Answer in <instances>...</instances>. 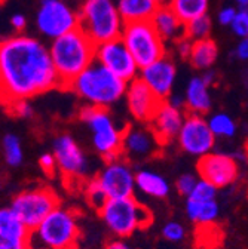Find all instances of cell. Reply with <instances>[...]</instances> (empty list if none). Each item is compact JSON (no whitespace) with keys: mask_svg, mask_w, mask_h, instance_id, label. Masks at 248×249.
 <instances>
[{"mask_svg":"<svg viewBox=\"0 0 248 249\" xmlns=\"http://www.w3.org/2000/svg\"><path fill=\"white\" fill-rule=\"evenodd\" d=\"M125 100L131 116L143 123H150L154 113L162 104V100L154 95V92L140 77L128 83Z\"/></svg>","mask_w":248,"mask_h":249,"instance_id":"obj_17","label":"cell"},{"mask_svg":"<svg viewBox=\"0 0 248 249\" xmlns=\"http://www.w3.org/2000/svg\"><path fill=\"white\" fill-rule=\"evenodd\" d=\"M235 56L239 61H247L248 62V37H244L239 40L236 49H235Z\"/></svg>","mask_w":248,"mask_h":249,"instance_id":"obj_40","label":"cell"},{"mask_svg":"<svg viewBox=\"0 0 248 249\" xmlns=\"http://www.w3.org/2000/svg\"><path fill=\"white\" fill-rule=\"evenodd\" d=\"M156 2H158L159 8H170L174 0H156Z\"/></svg>","mask_w":248,"mask_h":249,"instance_id":"obj_45","label":"cell"},{"mask_svg":"<svg viewBox=\"0 0 248 249\" xmlns=\"http://www.w3.org/2000/svg\"><path fill=\"white\" fill-rule=\"evenodd\" d=\"M208 124H210L212 134L215 135V138L229 140V138H233L238 131V124H236L235 119L225 111L211 114L208 117Z\"/></svg>","mask_w":248,"mask_h":249,"instance_id":"obj_28","label":"cell"},{"mask_svg":"<svg viewBox=\"0 0 248 249\" xmlns=\"http://www.w3.org/2000/svg\"><path fill=\"white\" fill-rule=\"evenodd\" d=\"M186 212H188L189 220L198 226H210L212 224L220 213V206L217 200H192L188 199L186 202Z\"/></svg>","mask_w":248,"mask_h":249,"instance_id":"obj_26","label":"cell"},{"mask_svg":"<svg viewBox=\"0 0 248 249\" xmlns=\"http://www.w3.org/2000/svg\"><path fill=\"white\" fill-rule=\"evenodd\" d=\"M2 145L5 162L12 168L19 166L24 160V150L19 137L15 134H6L2 140Z\"/></svg>","mask_w":248,"mask_h":249,"instance_id":"obj_29","label":"cell"},{"mask_svg":"<svg viewBox=\"0 0 248 249\" xmlns=\"http://www.w3.org/2000/svg\"><path fill=\"white\" fill-rule=\"evenodd\" d=\"M11 25H12V28L15 30V31H18V33H21V31L25 28V25H27V19H25V17L24 15H21V14H15V15H12L11 17Z\"/></svg>","mask_w":248,"mask_h":249,"instance_id":"obj_41","label":"cell"},{"mask_svg":"<svg viewBox=\"0 0 248 249\" xmlns=\"http://www.w3.org/2000/svg\"><path fill=\"white\" fill-rule=\"evenodd\" d=\"M116 5L125 24L152 21L153 15L159 9L156 0H117Z\"/></svg>","mask_w":248,"mask_h":249,"instance_id":"obj_23","label":"cell"},{"mask_svg":"<svg viewBox=\"0 0 248 249\" xmlns=\"http://www.w3.org/2000/svg\"><path fill=\"white\" fill-rule=\"evenodd\" d=\"M159 141L152 132V129H146L141 126H133L123 132L122 153H125L130 158L141 159L152 156L156 150Z\"/></svg>","mask_w":248,"mask_h":249,"instance_id":"obj_20","label":"cell"},{"mask_svg":"<svg viewBox=\"0 0 248 249\" xmlns=\"http://www.w3.org/2000/svg\"><path fill=\"white\" fill-rule=\"evenodd\" d=\"M39 33L51 42L79 28V12H75L63 0L40 2L36 14Z\"/></svg>","mask_w":248,"mask_h":249,"instance_id":"obj_10","label":"cell"},{"mask_svg":"<svg viewBox=\"0 0 248 249\" xmlns=\"http://www.w3.org/2000/svg\"><path fill=\"white\" fill-rule=\"evenodd\" d=\"M236 14H238V9L235 6H225L219 11V14H217V19H219V22L222 25L230 27L236 18Z\"/></svg>","mask_w":248,"mask_h":249,"instance_id":"obj_37","label":"cell"},{"mask_svg":"<svg viewBox=\"0 0 248 249\" xmlns=\"http://www.w3.org/2000/svg\"><path fill=\"white\" fill-rule=\"evenodd\" d=\"M95 61L109 69L113 74L125 80L127 83L137 79L140 74V67L135 62L134 56L122 42V39L109 40L104 43L97 45L95 51Z\"/></svg>","mask_w":248,"mask_h":249,"instance_id":"obj_12","label":"cell"},{"mask_svg":"<svg viewBox=\"0 0 248 249\" xmlns=\"http://www.w3.org/2000/svg\"><path fill=\"white\" fill-rule=\"evenodd\" d=\"M57 166L66 178H80L88 172L89 163L83 150L69 134L58 135L52 142Z\"/></svg>","mask_w":248,"mask_h":249,"instance_id":"obj_14","label":"cell"},{"mask_svg":"<svg viewBox=\"0 0 248 249\" xmlns=\"http://www.w3.org/2000/svg\"><path fill=\"white\" fill-rule=\"evenodd\" d=\"M159 100L167 101L172 95V89L177 79V67L168 56H164L153 64L140 70L138 76Z\"/></svg>","mask_w":248,"mask_h":249,"instance_id":"obj_16","label":"cell"},{"mask_svg":"<svg viewBox=\"0 0 248 249\" xmlns=\"http://www.w3.org/2000/svg\"><path fill=\"white\" fill-rule=\"evenodd\" d=\"M79 233L76 213L67 208L58 206L32 231V246L45 249H76Z\"/></svg>","mask_w":248,"mask_h":249,"instance_id":"obj_5","label":"cell"},{"mask_svg":"<svg viewBox=\"0 0 248 249\" xmlns=\"http://www.w3.org/2000/svg\"><path fill=\"white\" fill-rule=\"evenodd\" d=\"M135 185L137 190H140L143 195L154 199H164L170 195V182L168 179L153 171H140L135 174Z\"/></svg>","mask_w":248,"mask_h":249,"instance_id":"obj_24","label":"cell"},{"mask_svg":"<svg viewBox=\"0 0 248 249\" xmlns=\"http://www.w3.org/2000/svg\"><path fill=\"white\" fill-rule=\"evenodd\" d=\"M198 181H199V179H198L195 175H192V174H184V175H181V177L177 179V184H175L177 192H178L181 196H184L186 199H188V197L192 195V192L195 190V187H196Z\"/></svg>","mask_w":248,"mask_h":249,"instance_id":"obj_35","label":"cell"},{"mask_svg":"<svg viewBox=\"0 0 248 249\" xmlns=\"http://www.w3.org/2000/svg\"><path fill=\"white\" fill-rule=\"evenodd\" d=\"M211 28L212 25H211V19L208 18V15L195 18L186 24V37H189L192 42L210 39Z\"/></svg>","mask_w":248,"mask_h":249,"instance_id":"obj_30","label":"cell"},{"mask_svg":"<svg viewBox=\"0 0 248 249\" xmlns=\"http://www.w3.org/2000/svg\"><path fill=\"white\" fill-rule=\"evenodd\" d=\"M152 24L165 43H175L186 37V22L175 14L171 6L159 8L152 18Z\"/></svg>","mask_w":248,"mask_h":249,"instance_id":"obj_21","label":"cell"},{"mask_svg":"<svg viewBox=\"0 0 248 249\" xmlns=\"http://www.w3.org/2000/svg\"><path fill=\"white\" fill-rule=\"evenodd\" d=\"M235 3L239 8H248V0H235Z\"/></svg>","mask_w":248,"mask_h":249,"instance_id":"obj_46","label":"cell"},{"mask_svg":"<svg viewBox=\"0 0 248 249\" xmlns=\"http://www.w3.org/2000/svg\"><path fill=\"white\" fill-rule=\"evenodd\" d=\"M33 249H45V248H33Z\"/></svg>","mask_w":248,"mask_h":249,"instance_id":"obj_48","label":"cell"},{"mask_svg":"<svg viewBox=\"0 0 248 249\" xmlns=\"http://www.w3.org/2000/svg\"><path fill=\"white\" fill-rule=\"evenodd\" d=\"M106 249H134L130 243H127L125 240L122 239H116V240H112L107 243Z\"/></svg>","mask_w":248,"mask_h":249,"instance_id":"obj_43","label":"cell"},{"mask_svg":"<svg viewBox=\"0 0 248 249\" xmlns=\"http://www.w3.org/2000/svg\"><path fill=\"white\" fill-rule=\"evenodd\" d=\"M39 166L42 168V171L45 174H54L55 169L58 168L57 166V159H55V156L54 153H43L40 158H39Z\"/></svg>","mask_w":248,"mask_h":249,"instance_id":"obj_38","label":"cell"},{"mask_svg":"<svg viewBox=\"0 0 248 249\" xmlns=\"http://www.w3.org/2000/svg\"><path fill=\"white\" fill-rule=\"evenodd\" d=\"M0 249H33L32 230L11 206L0 211Z\"/></svg>","mask_w":248,"mask_h":249,"instance_id":"obj_18","label":"cell"},{"mask_svg":"<svg viewBox=\"0 0 248 249\" xmlns=\"http://www.w3.org/2000/svg\"><path fill=\"white\" fill-rule=\"evenodd\" d=\"M125 21L113 0H85L79 11V28L95 45L120 39Z\"/></svg>","mask_w":248,"mask_h":249,"instance_id":"obj_4","label":"cell"},{"mask_svg":"<svg viewBox=\"0 0 248 249\" xmlns=\"http://www.w3.org/2000/svg\"><path fill=\"white\" fill-rule=\"evenodd\" d=\"M217 187L212 185L211 182L199 178L195 190L192 192V195L188 197V199H192V200H201V202H208V200H215L217 197Z\"/></svg>","mask_w":248,"mask_h":249,"instance_id":"obj_32","label":"cell"},{"mask_svg":"<svg viewBox=\"0 0 248 249\" xmlns=\"http://www.w3.org/2000/svg\"><path fill=\"white\" fill-rule=\"evenodd\" d=\"M58 206L57 195L46 187L24 190L17 195L11 203L12 211L32 231L36 230L45 218Z\"/></svg>","mask_w":248,"mask_h":249,"instance_id":"obj_9","label":"cell"},{"mask_svg":"<svg viewBox=\"0 0 248 249\" xmlns=\"http://www.w3.org/2000/svg\"><path fill=\"white\" fill-rule=\"evenodd\" d=\"M162 236L165 240L172 242V243L181 242L186 236L184 226L178 221H168L162 229Z\"/></svg>","mask_w":248,"mask_h":249,"instance_id":"obj_34","label":"cell"},{"mask_svg":"<svg viewBox=\"0 0 248 249\" xmlns=\"http://www.w3.org/2000/svg\"><path fill=\"white\" fill-rule=\"evenodd\" d=\"M233 35L239 39L248 37V8H239L235 21L230 25Z\"/></svg>","mask_w":248,"mask_h":249,"instance_id":"obj_33","label":"cell"},{"mask_svg":"<svg viewBox=\"0 0 248 249\" xmlns=\"http://www.w3.org/2000/svg\"><path fill=\"white\" fill-rule=\"evenodd\" d=\"M85 195H86V199H88L89 205L97 208L98 211L109 202V196L106 195V192L101 187L100 181L97 179V177L89 179L86 182V185H85Z\"/></svg>","mask_w":248,"mask_h":249,"instance_id":"obj_31","label":"cell"},{"mask_svg":"<svg viewBox=\"0 0 248 249\" xmlns=\"http://www.w3.org/2000/svg\"><path fill=\"white\" fill-rule=\"evenodd\" d=\"M170 104H172L174 107H178V108H184L186 107V100H184V93L180 95V93H172V95L167 100Z\"/></svg>","mask_w":248,"mask_h":249,"instance_id":"obj_42","label":"cell"},{"mask_svg":"<svg viewBox=\"0 0 248 249\" xmlns=\"http://www.w3.org/2000/svg\"><path fill=\"white\" fill-rule=\"evenodd\" d=\"M217 56H219V48H217L215 42L212 39H204L193 42L189 61L196 70L205 71L212 69Z\"/></svg>","mask_w":248,"mask_h":249,"instance_id":"obj_25","label":"cell"},{"mask_svg":"<svg viewBox=\"0 0 248 249\" xmlns=\"http://www.w3.org/2000/svg\"><path fill=\"white\" fill-rule=\"evenodd\" d=\"M192 45H193V42L189 37H183L178 42H175V49H177L180 56L189 59V55H191V51H192Z\"/></svg>","mask_w":248,"mask_h":249,"instance_id":"obj_39","label":"cell"},{"mask_svg":"<svg viewBox=\"0 0 248 249\" xmlns=\"http://www.w3.org/2000/svg\"><path fill=\"white\" fill-rule=\"evenodd\" d=\"M98 212L107 229L117 237H128L153 221L152 212L137 202L134 196L125 199H109Z\"/></svg>","mask_w":248,"mask_h":249,"instance_id":"obj_6","label":"cell"},{"mask_svg":"<svg viewBox=\"0 0 248 249\" xmlns=\"http://www.w3.org/2000/svg\"><path fill=\"white\" fill-rule=\"evenodd\" d=\"M215 140L217 138L208 124V119L195 113L186 114L181 131L177 137V142L184 153L201 159L212 153Z\"/></svg>","mask_w":248,"mask_h":249,"instance_id":"obj_11","label":"cell"},{"mask_svg":"<svg viewBox=\"0 0 248 249\" xmlns=\"http://www.w3.org/2000/svg\"><path fill=\"white\" fill-rule=\"evenodd\" d=\"M80 120L86 124L92 134V144L106 162L119 159L122 153L123 131L113 122L107 108L85 106L79 113Z\"/></svg>","mask_w":248,"mask_h":249,"instance_id":"obj_7","label":"cell"},{"mask_svg":"<svg viewBox=\"0 0 248 249\" xmlns=\"http://www.w3.org/2000/svg\"><path fill=\"white\" fill-rule=\"evenodd\" d=\"M101 187L109 199H125L133 197L137 190L135 174L127 162L120 159L106 162L104 168L97 175Z\"/></svg>","mask_w":248,"mask_h":249,"instance_id":"obj_13","label":"cell"},{"mask_svg":"<svg viewBox=\"0 0 248 249\" xmlns=\"http://www.w3.org/2000/svg\"><path fill=\"white\" fill-rule=\"evenodd\" d=\"M128 83L113 74L98 61L82 71L69 86L76 95L91 107L109 108L125 97Z\"/></svg>","mask_w":248,"mask_h":249,"instance_id":"obj_3","label":"cell"},{"mask_svg":"<svg viewBox=\"0 0 248 249\" xmlns=\"http://www.w3.org/2000/svg\"><path fill=\"white\" fill-rule=\"evenodd\" d=\"M8 107L11 110L12 114H15L17 117L21 119H28L33 116V107L30 106L28 100H17V101H11L8 103Z\"/></svg>","mask_w":248,"mask_h":249,"instance_id":"obj_36","label":"cell"},{"mask_svg":"<svg viewBox=\"0 0 248 249\" xmlns=\"http://www.w3.org/2000/svg\"><path fill=\"white\" fill-rule=\"evenodd\" d=\"M210 88L211 86L202 79V76H195L188 82L184 89V100L189 113L205 114L211 110L212 100Z\"/></svg>","mask_w":248,"mask_h":249,"instance_id":"obj_22","label":"cell"},{"mask_svg":"<svg viewBox=\"0 0 248 249\" xmlns=\"http://www.w3.org/2000/svg\"><path fill=\"white\" fill-rule=\"evenodd\" d=\"M120 39L134 56L140 69H144L153 64L154 61L167 56L165 42L154 30L152 21L125 24Z\"/></svg>","mask_w":248,"mask_h":249,"instance_id":"obj_8","label":"cell"},{"mask_svg":"<svg viewBox=\"0 0 248 249\" xmlns=\"http://www.w3.org/2000/svg\"><path fill=\"white\" fill-rule=\"evenodd\" d=\"M95 51L97 45L80 28L51 42L49 53L61 86L69 88L70 83L95 61Z\"/></svg>","mask_w":248,"mask_h":249,"instance_id":"obj_2","label":"cell"},{"mask_svg":"<svg viewBox=\"0 0 248 249\" xmlns=\"http://www.w3.org/2000/svg\"><path fill=\"white\" fill-rule=\"evenodd\" d=\"M186 114L183 108L174 107L168 101H162L159 108L150 120V129L159 141V144H168L177 140Z\"/></svg>","mask_w":248,"mask_h":249,"instance_id":"obj_19","label":"cell"},{"mask_svg":"<svg viewBox=\"0 0 248 249\" xmlns=\"http://www.w3.org/2000/svg\"><path fill=\"white\" fill-rule=\"evenodd\" d=\"M0 82L6 104L61 88L49 46L21 33L3 39L0 45Z\"/></svg>","mask_w":248,"mask_h":249,"instance_id":"obj_1","label":"cell"},{"mask_svg":"<svg viewBox=\"0 0 248 249\" xmlns=\"http://www.w3.org/2000/svg\"><path fill=\"white\" fill-rule=\"evenodd\" d=\"M201 76H202V79H204V80H205V82H207L210 86H212V85L215 83V80H217V73H215L212 69H210V70H205V71H204Z\"/></svg>","mask_w":248,"mask_h":249,"instance_id":"obj_44","label":"cell"},{"mask_svg":"<svg viewBox=\"0 0 248 249\" xmlns=\"http://www.w3.org/2000/svg\"><path fill=\"white\" fill-rule=\"evenodd\" d=\"M198 174L199 178L211 182L217 189H223L235 182L239 174V166L232 156L212 151L199 159Z\"/></svg>","mask_w":248,"mask_h":249,"instance_id":"obj_15","label":"cell"},{"mask_svg":"<svg viewBox=\"0 0 248 249\" xmlns=\"http://www.w3.org/2000/svg\"><path fill=\"white\" fill-rule=\"evenodd\" d=\"M210 0H174L171 8L188 24L189 21L204 17L208 12Z\"/></svg>","mask_w":248,"mask_h":249,"instance_id":"obj_27","label":"cell"},{"mask_svg":"<svg viewBox=\"0 0 248 249\" xmlns=\"http://www.w3.org/2000/svg\"><path fill=\"white\" fill-rule=\"evenodd\" d=\"M242 79H244L245 85H248V67L244 70V73H242Z\"/></svg>","mask_w":248,"mask_h":249,"instance_id":"obj_47","label":"cell"}]
</instances>
